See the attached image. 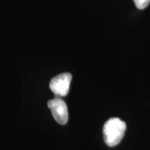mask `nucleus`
<instances>
[{
    "label": "nucleus",
    "mask_w": 150,
    "mask_h": 150,
    "mask_svg": "<svg viewBox=\"0 0 150 150\" xmlns=\"http://www.w3.org/2000/svg\"><path fill=\"white\" fill-rule=\"evenodd\" d=\"M126 123L118 118H109L103 126V139L105 144L109 147L118 145L123 139L125 131Z\"/></svg>",
    "instance_id": "f257e3e1"
},
{
    "label": "nucleus",
    "mask_w": 150,
    "mask_h": 150,
    "mask_svg": "<svg viewBox=\"0 0 150 150\" xmlns=\"http://www.w3.org/2000/svg\"><path fill=\"white\" fill-rule=\"evenodd\" d=\"M71 80H72L71 74L69 73L61 74L55 76L51 79L49 83V88L51 91L57 97L59 98V97L66 96L69 91Z\"/></svg>",
    "instance_id": "f03ea898"
},
{
    "label": "nucleus",
    "mask_w": 150,
    "mask_h": 150,
    "mask_svg": "<svg viewBox=\"0 0 150 150\" xmlns=\"http://www.w3.org/2000/svg\"><path fill=\"white\" fill-rule=\"evenodd\" d=\"M48 107L50 108L54 119L61 125H64L69 119L68 107L66 103L60 98H55L48 102Z\"/></svg>",
    "instance_id": "7ed1b4c3"
},
{
    "label": "nucleus",
    "mask_w": 150,
    "mask_h": 150,
    "mask_svg": "<svg viewBox=\"0 0 150 150\" xmlns=\"http://www.w3.org/2000/svg\"><path fill=\"white\" fill-rule=\"evenodd\" d=\"M134 2L139 9H144L149 4L150 0H134Z\"/></svg>",
    "instance_id": "20e7f679"
}]
</instances>
